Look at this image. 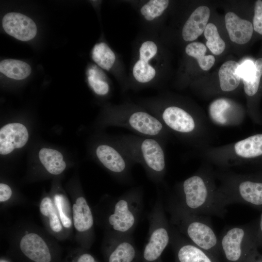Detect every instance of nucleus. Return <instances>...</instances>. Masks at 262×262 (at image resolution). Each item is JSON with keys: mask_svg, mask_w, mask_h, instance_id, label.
Returning <instances> with one entry per match:
<instances>
[{"mask_svg": "<svg viewBox=\"0 0 262 262\" xmlns=\"http://www.w3.org/2000/svg\"><path fill=\"white\" fill-rule=\"evenodd\" d=\"M88 83L94 92L100 96L107 95L109 91L108 83L99 76L98 72L95 69L90 68L88 71Z\"/></svg>", "mask_w": 262, "mask_h": 262, "instance_id": "7c9ffc66", "label": "nucleus"}, {"mask_svg": "<svg viewBox=\"0 0 262 262\" xmlns=\"http://www.w3.org/2000/svg\"><path fill=\"white\" fill-rule=\"evenodd\" d=\"M95 153L101 164L119 181L123 183L131 180V169L134 164L115 140L113 144L102 143L98 145Z\"/></svg>", "mask_w": 262, "mask_h": 262, "instance_id": "1a4fd4ad", "label": "nucleus"}, {"mask_svg": "<svg viewBox=\"0 0 262 262\" xmlns=\"http://www.w3.org/2000/svg\"><path fill=\"white\" fill-rule=\"evenodd\" d=\"M177 202L186 211L202 215L223 217L226 209L219 205L217 190L208 177L193 175L177 186Z\"/></svg>", "mask_w": 262, "mask_h": 262, "instance_id": "7ed1b4c3", "label": "nucleus"}, {"mask_svg": "<svg viewBox=\"0 0 262 262\" xmlns=\"http://www.w3.org/2000/svg\"><path fill=\"white\" fill-rule=\"evenodd\" d=\"M107 120L110 125L126 128L137 135L159 139L163 143L168 134V131L157 117L141 109L118 107L111 112Z\"/></svg>", "mask_w": 262, "mask_h": 262, "instance_id": "20e7f679", "label": "nucleus"}, {"mask_svg": "<svg viewBox=\"0 0 262 262\" xmlns=\"http://www.w3.org/2000/svg\"><path fill=\"white\" fill-rule=\"evenodd\" d=\"M78 262H97L92 255L88 253H84L81 255Z\"/></svg>", "mask_w": 262, "mask_h": 262, "instance_id": "4c0bfd02", "label": "nucleus"}, {"mask_svg": "<svg viewBox=\"0 0 262 262\" xmlns=\"http://www.w3.org/2000/svg\"><path fill=\"white\" fill-rule=\"evenodd\" d=\"M27 128L19 123L6 124L0 130V153L6 155L16 148L23 147L27 142Z\"/></svg>", "mask_w": 262, "mask_h": 262, "instance_id": "4468645a", "label": "nucleus"}, {"mask_svg": "<svg viewBox=\"0 0 262 262\" xmlns=\"http://www.w3.org/2000/svg\"><path fill=\"white\" fill-rule=\"evenodd\" d=\"M225 21L226 29L232 42L245 44L250 40L253 27L250 21L241 18L233 12L226 14Z\"/></svg>", "mask_w": 262, "mask_h": 262, "instance_id": "f3484780", "label": "nucleus"}, {"mask_svg": "<svg viewBox=\"0 0 262 262\" xmlns=\"http://www.w3.org/2000/svg\"><path fill=\"white\" fill-rule=\"evenodd\" d=\"M72 213L74 226L77 231L85 232L92 229L93 216L84 197L80 196L76 199L72 206Z\"/></svg>", "mask_w": 262, "mask_h": 262, "instance_id": "a211bd4d", "label": "nucleus"}, {"mask_svg": "<svg viewBox=\"0 0 262 262\" xmlns=\"http://www.w3.org/2000/svg\"><path fill=\"white\" fill-rule=\"evenodd\" d=\"M257 225L255 226V232L258 246L262 245V209Z\"/></svg>", "mask_w": 262, "mask_h": 262, "instance_id": "e433bc0d", "label": "nucleus"}, {"mask_svg": "<svg viewBox=\"0 0 262 262\" xmlns=\"http://www.w3.org/2000/svg\"><path fill=\"white\" fill-rule=\"evenodd\" d=\"M149 231L141 262H158L171 238V226L166 214L162 201H157L148 216Z\"/></svg>", "mask_w": 262, "mask_h": 262, "instance_id": "6e6552de", "label": "nucleus"}, {"mask_svg": "<svg viewBox=\"0 0 262 262\" xmlns=\"http://www.w3.org/2000/svg\"><path fill=\"white\" fill-rule=\"evenodd\" d=\"M255 66V70L251 77L243 81L244 91L249 96H254L258 91L262 75V58L256 61Z\"/></svg>", "mask_w": 262, "mask_h": 262, "instance_id": "c756f323", "label": "nucleus"}, {"mask_svg": "<svg viewBox=\"0 0 262 262\" xmlns=\"http://www.w3.org/2000/svg\"><path fill=\"white\" fill-rule=\"evenodd\" d=\"M2 24L7 34L22 41L32 39L37 33V27L34 21L19 13L6 14L3 17Z\"/></svg>", "mask_w": 262, "mask_h": 262, "instance_id": "f8f14e48", "label": "nucleus"}, {"mask_svg": "<svg viewBox=\"0 0 262 262\" xmlns=\"http://www.w3.org/2000/svg\"><path fill=\"white\" fill-rule=\"evenodd\" d=\"M158 262H163L162 261L161 259H160V260Z\"/></svg>", "mask_w": 262, "mask_h": 262, "instance_id": "ea45409f", "label": "nucleus"}, {"mask_svg": "<svg viewBox=\"0 0 262 262\" xmlns=\"http://www.w3.org/2000/svg\"><path fill=\"white\" fill-rule=\"evenodd\" d=\"M131 236L114 233L108 262H139L140 257Z\"/></svg>", "mask_w": 262, "mask_h": 262, "instance_id": "ddd939ff", "label": "nucleus"}, {"mask_svg": "<svg viewBox=\"0 0 262 262\" xmlns=\"http://www.w3.org/2000/svg\"><path fill=\"white\" fill-rule=\"evenodd\" d=\"M170 244L175 262H220L218 258L190 242L172 226Z\"/></svg>", "mask_w": 262, "mask_h": 262, "instance_id": "9b49d317", "label": "nucleus"}, {"mask_svg": "<svg viewBox=\"0 0 262 262\" xmlns=\"http://www.w3.org/2000/svg\"><path fill=\"white\" fill-rule=\"evenodd\" d=\"M54 200L62 225L66 228H70L72 221L69 215V205L66 198L63 195L58 194L54 196Z\"/></svg>", "mask_w": 262, "mask_h": 262, "instance_id": "2f4dec72", "label": "nucleus"}, {"mask_svg": "<svg viewBox=\"0 0 262 262\" xmlns=\"http://www.w3.org/2000/svg\"><path fill=\"white\" fill-rule=\"evenodd\" d=\"M207 40L206 45L210 51L215 55L221 54L225 49V43L221 38L216 26L212 23H208L204 32Z\"/></svg>", "mask_w": 262, "mask_h": 262, "instance_id": "a878e982", "label": "nucleus"}, {"mask_svg": "<svg viewBox=\"0 0 262 262\" xmlns=\"http://www.w3.org/2000/svg\"><path fill=\"white\" fill-rule=\"evenodd\" d=\"M169 4L167 0H151L141 8L142 15L148 21H151L161 16Z\"/></svg>", "mask_w": 262, "mask_h": 262, "instance_id": "cd10ccee", "label": "nucleus"}, {"mask_svg": "<svg viewBox=\"0 0 262 262\" xmlns=\"http://www.w3.org/2000/svg\"><path fill=\"white\" fill-rule=\"evenodd\" d=\"M256 252V251L249 256L246 262H262V259H257L255 257Z\"/></svg>", "mask_w": 262, "mask_h": 262, "instance_id": "58836bf2", "label": "nucleus"}, {"mask_svg": "<svg viewBox=\"0 0 262 262\" xmlns=\"http://www.w3.org/2000/svg\"><path fill=\"white\" fill-rule=\"evenodd\" d=\"M234 151L238 156L251 158L262 155V134L249 136L236 143Z\"/></svg>", "mask_w": 262, "mask_h": 262, "instance_id": "412c9836", "label": "nucleus"}, {"mask_svg": "<svg viewBox=\"0 0 262 262\" xmlns=\"http://www.w3.org/2000/svg\"><path fill=\"white\" fill-rule=\"evenodd\" d=\"M170 225L195 245L218 258L221 255L219 237L209 216L190 213L174 199L168 206Z\"/></svg>", "mask_w": 262, "mask_h": 262, "instance_id": "f257e3e1", "label": "nucleus"}, {"mask_svg": "<svg viewBox=\"0 0 262 262\" xmlns=\"http://www.w3.org/2000/svg\"><path fill=\"white\" fill-rule=\"evenodd\" d=\"M12 191L11 188L7 184H0V202H2L9 199L12 196Z\"/></svg>", "mask_w": 262, "mask_h": 262, "instance_id": "c9c22d12", "label": "nucleus"}, {"mask_svg": "<svg viewBox=\"0 0 262 262\" xmlns=\"http://www.w3.org/2000/svg\"><path fill=\"white\" fill-rule=\"evenodd\" d=\"M39 209L43 215L49 218V226L52 230L55 232L61 231L62 225L51 199L48 197L43 198L41 201Z\"/></svg>", "mask_w": 262, "mask_h": 262, "instance_id": "bb28decb", "label": "nucleus"}, {"mask_svg": "<svg viewBox=\"0 0 262 262\" xmlns=\"http://www.w3.org/2000/svg\"><path fill=\"white\" fill-rule=\"evenodd\" d=\"M221 254L226 262H246L258 246L255 226L239 225L226 229L219 237Z\"/></svg>", "mask_w": 262, "mask_h": 262, "instance_id": "0eeeda50", "label": "nucleus"}, {"mask_svg": "<svg viewBox=\"0 0 262 262\" xmlns=\"http://www.w3.org/2000/svg\"><path fill=\"white\" fill-rule=\"evenodd\" d=\"M22 253L35 262H50L51 255L44 240L38 234L29 233L24 235L20 242Z\"/></svg>", "mask_w": 262, "mask_h": 262, "instance_id": "2eb2a0df", "label": "nucleus"}, {"mask_svg": "<svg viewBox=\"0 0 262 262\" xmlns=\"http://www.w3.org/2000/svg\"><path fill=\"white\" fill-rule=\"evenodd\" d=\"M151 114L160 120L168 131L179 134L190 135L196 129L195 118L181 107L176 105L156 106L152 110Z\"/></svg>", "mask_w": 262, "mask_h": 262, "instance_id": "9d476101", "label": "nucleus"}, {"mask_svg": "<svg viewBox=\"0 0 262 262\" xmlns=\"http://www.w3.org/2000/svg\"><path fill=\"white\" fill-rule=\"evenodd\" d=\"M210 16L209 8L200 6L191 14L182 30V37L186 41L196 39L204 32Z\"/></svg>", "mask_w": 262, "mask_h": 262, "instance_id": "dca6fc26", "label": "nucleus"}, {"mask_svg": "<svg viewBox=\"0 0 262 262\" xmlns=\"http://www.w3.org/2000/svg\"><path fill=\"white\" fill-rule=\"evenodd\" d=\"M92 58L100 67L109 70L115 60L114 52L104 42L96 44L92 50Z\"/></svg>", "mask_w": 262, "mask_h": 262, "instance_id": "393cba45", "label": "nucleus"}, {"mask_svg": "<svg viewBox=\"0 0 262 262\" xmlns=\"http://www.w3.org/2000/svg\"><path fill=\"white\" fill-rule=\"evenodd\" d=\"M233 107L232 102L228 99H216L209 106V116L211 120L218 125H228L232 120Z\"/></svg>", "mask_w": 262, "mask_h": 262, "instance_id": "6ab92c4d", "label": "nucleus"}, {"mask_svg": "<svg viewBox=\"0 0 262 262\" xmlns=\"http://www.w3.org/2000/svg\"><path fill=\"white\" fill-rule=\"evenodd\" d=\"M132 71L135 79L143 83L150 82L156 74L155 69L148 62L140 59L134 65Z\"/></svg>", "mask_w": 262, "mask_h": 262, "instance_id": "c85d7f7f", "label": "nucleus"}, {"mask_svg": "<svg viewBox=\"0 0 262 262\" xmlns=\"http://www.w3.org/2000/svg\"><path fill=\"white\" fill-rule=\"evenodd\" d=\"M157 45L151 41L144 42L139 49V59L148 62L157 53Z\"/></svg>", "mask_w": 262, "mask_h": 262, "instance_id": "473e14b6", "label": "nucleus"}, {"mask_svg": "<svg viewBox=\"0 0 262 262\" xmlns=\"http://www.w3.org/2000/svg\"><path fill=\"white\" fill-rule=\"evenodd\" d=\"M217 190V198L220 206L244 204L262 209V180L243 176H231Z\"/></svg>", "mask_w": 262, "mask_h": 262, "instance_id": "423d86ee", "label": "nucleus"}, {"mask_svg": "<svg viewBox=\"0 0 262 262\" xmlns=\"http://www.w3.org/2000/svg\"><path fill=\"white\" fill-rule=\"evenodd\" d=\"M134 164H140L155 183L163 180L166 171L164 143L152 137L123 134L115 138Z\"/></svg>", "mask_w": 262, "mask_h": 262, "instance_id": "f03ea898", "label": "nucleus"}, {"mask_svg": "<svg viewBox=\"0 0 262 262\" xmlns=\"http://www.w3.org/2000/svg\"><path fill=\"white\" fill-rule=\"evenodd\" d=\"M143 203V191L139 187L131 188L118 196L108 217L114 234L131 235L139 220Z\"/></svg>", "mask_w": 262, "mask_h": 262, "instance_id": "39448f33", "label": "nucleus"}, {"mask_svg": "<svg viewBox=\"0 0 262 262\" xmlns=\"http://www.w3.org/2000/svg\"><path fill=\"white\" fill-rule=\"evenodd\" d=\"M0 71L10 78L22 80L30 75L31 68L23 61L9 59L0 61Z\"/></svg>", "mask_w": 262, "mask_h": 262, "instance_id": "5701e85b", "label": "nucleus"}, {"mask_svg": "<svg viewBox=\"0 0 262 262\" xmlns=\"http://www.w3.org/2000/svg\"><path fill=\"white\" fill-rule=\"evenodd\" d=\"M39 158L46 170L51 174H60L66 168L63 156L57 150L43 148L39 152Z\"/></svg>", "mask_w": 262, "mask_h": 262, "instance_id": "4be33fe9", "label": "nucleus"}, {"mask_svg": "<svg viewBox=\"0 0 262 262\" xmlns=\"http://www.w3.org/2000/svg\"><path fill=\"white\" fill-rule=\"evenodd\" d=\"M239 65L236 61L229 60L225 62L221 66L218 76L220 86L222 91H232L238 86L241 80L237 73Z\"/></svg>", "mask_w": 262, "mask_h": 262, "instance_id": "aec40b11", "label": "nucleus"}, {"mask_svg": "<svg viewBox=\"0 0 262 262\" xmlns=\"http://www.w3.org/2000/svg\"><path fill=\"white\" fill-rule=\"evenodd\" d=\"M253 27L256 32L262 35V1L261 0H257L255 4Z\"/></svg>", "mask_w": 262, "mask_h": 262, "instance_id": "f704fd0d", "label": "nucleus"}, {"mask_svg": "<svg viewBox=\"0 0 262 262\" xmlns=\"http://www.w3.org/2000/svg\"><path fill=\"white\" fill-rule=\"evenodd\" d=\"M255 68V63L250 60H246L240 64L237 69V73L243 81H246L251 77Z\"/></svg>", "mask_w": 262, "mask_h": 262, "instance_id": "72a5a7b5", "label": "nucleus"}, {"mask_svg": "<svg viewBox=\"0 0 262 262\" xmlns=\"http://www.w3.org/2000/svg\"><path fill=\"white\" fill-rule=\"evenodd\" d=\"M206 51L205 45L198 42L191 43L185 48L186 53L196 58L200 67L205 71L210 69L215 62L214 57L212 55H206Z\"/></svg>", "mask_w": 262, "mask_h": 262, "instance_id": "b1692460", "label": "nucleus"}]
</instances>
